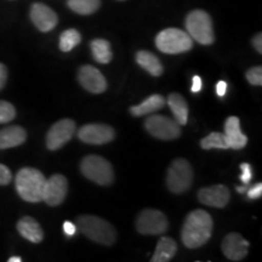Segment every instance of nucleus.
<instances>
[{
	"label": "nucleus",
	"mask_w": 262,
	"mask_h": 262,
	"mask_svg": "<svg viewBox=\"0 0 262 262\" xmlns=\"http://www.w3.org/2000/svg\"><path fill=\"white\" fill-rule=\"evenodd\" d=\"M214 221L204 210L189 212L183 224L181 238L185 247L196 249L204 245L211 237Z\"/></svg>",
	"instance_id": "obj_1"
},
{
	"label": "nucleus",
	"mask_w": 262,
	"mask_h": 262,
	"mask_svg": "<svg viewBox=\"0 0 262 262\" xmlns=\"http://www.w3.org/2000/svg\"><path fill=\"white\" fill-rule=\"evenodd\" d=\"M47 179L41 171L34 168H24L17 172L15 185L22 199L29 203H39L44 198Z\"/></svg>",
	"instance_id": "obj_2"
},
{
	"label": "nucleus",
	"mask_w": 262,
	"mask_h": 262,
	"mask_svg": "<svg viewBox=\"0 0 262 262\" xmlns=\"http://www.w3.org/2000/svg\"><path fill=\"white\" fill-rule=\"evenodd\" d=\"M78 227L88 238L102 245H112L117 241V232L110 222L94 215H83L77 219Z\"/></svg>",
	"instance_id": "obj_3"
},
{
	"label": "nucleus",
	"mask_w": 262,
	"mask_h": 262,
	"mask_svg": "<svg viewBox=\"0 0 262 262\" xmlns=\"http://www.w3.org/2000/svg\"><path fill=\"white\" fill-rule=\"evenodd\" d=\"M186 29L193 40L202 45H211L215 41L214 26L210 15L203 10H194L186 17Z\"/></svg>",
	"instance_id": "obj_4"
},
{
	"label": "nucleus",
	"mask_w": 262,
	"mask_h": 262,
	"mask_svg": "<svg viewBox=\"0 0 262 262\" xmlns=\"http://www.w3.org/2000/svg\"><path fill=\"white\" fill-rule=\"evenodd\" d=\"M156 47L164 54H182L193 48V39L182 29L166 28L157 35Z\"/></svg>",
	"instance_id": "obj_5"
},
{
	"label": "nucleus",
	"mask_w": 262,
	"mask_h": 262,
	"mask_svg": "<svg viewBox=\"0 0 262 262\" xmlns=\"http://www.w3.org/2000/svg\"><path fill=\"white\" fill-rule=\"evenodd\" d=\"M80 170L83 175L97 185L108 186L113 182L114 173L110 162L100 156H88L81 160Z\"/></svg>",
	"instance_id": "obj_6"
},
{
	"label": "nucleus",
	"mask_w": 262,
	"mask_h": 262,
	"mask_svg": "<svg viewBox=\"0 0 262 262\" xmlns=\"http://www.w3.org/2000/svg\"><path fill=\"white\" fill-rule=\"evenodd\" d=\"M192 181L193 170L187 160L178 158L170 164L166 173V186L172 193H185L192 186Z\"/></svg>",
	"instance_id": "obj_7"
},
{
	"label": "nucleus",
	"mask_w": 262,
	"mask_h": 262,
	"mask_svg": "<svg viewBox=\"0 0 262 262\" xmlns=\"http://www.w3.org/2000/svg\"><path fill=\"white\" fill-rule=\"evenodd\" d=\"M169 222L162 211L145 209L137 216L136 229L141 234L159 235L168 231Z\"/></svg>",
	"instance_id": "obj_8"
},
{
	"label": "nucleus",
	"mask_w": 262,
	"mask_h": 262,
	"mask_svg": "<svg viewBox=\"0 0 262 262\" xmlns=\"http://www.w3.org/2000/svg\"><path fill=\"white\" fill-rule=\"evenodd\" d=\"M146 130L159 140H175L181 135V129L176 120L164 116H150L145 123Z\"/></svg>",
	"instance_id": "obj_9"
},
{
	"label": "nucleus",
	"mask_w": 262,
	"mask_h": 262,
	"mask_svg": "<svg viewBox=\"0 0 262 262\" xmlns=\"http://www.w3.org/2000/svg\"><path fill=\"white\" fill-rule=\"evenodd\" d=\"M75 133V123L72 119H61L50 127L47 135V147L57 150L70 142Z\"/></svg>",
	"instance_id": "obj_10"
},
{
	"label": "nucleus",
	"mask_w": 262,
	"mask_h": 262,
	"mask_svg": "<svg viewBox=\"0 0 262 262\" xmlns=\"http://www.w3.org/2000/svg\"><path fill=\"white\" fill-rule=\"evenodd\" d=\"M114 136V129L106 124H88L78 131L79 140L89 145H104L111 142Z\"/></svg>",
	"instance_id": "obj_11"
},
{
	"label": "nucleus",
	"mask_w": 262,
	"mask_h": 262,
	"mask_svg": "<svg viewBox=\"0 0 262 262\" xmlns=\"http://www.w3.org/2000/svg\"><path fill=\"white\" fill-rule=\"evenodd\" d=\"M68 193V181L61 173L52 175L47 179L42 201L50 206H57L63 203Z\"/></svg>",
	"instance_id": "obj_12"
},
{
	"label": "nucleus",
	"mask_w": 262,
	"mask_h": 262,
	"mask_svg": "<svg viewBox=\"0 0 262 262\" xmlns=\"http://www.w3.org/2000/svg\"><path fill=\"white\" fill-rule=\"evenodd\" d=\"M81 86L91 94H102L107 89V80L104 75L93 66H83L78 73Z\"/></svg>",
	"instance_id": "obj_13"
},
{
	"label": "nucleus",
	"mask_w": 262,
	"mask_h": 262,
	"mask_svg": "<svg viewBox=\"0 0 262 262\" xmlns=\"http://www.w3.org/2000/svg\"><path fill=\"white\" fill-rule=\"evenodd\" d=\"M31 19L40 32H50L56 27L58 17L56 12L42 3H35L31 8Z\"/></svg>",
	"instance_id": "obj_14"
},
{
	"label": "nucleus",
	"mask_w": 262,
	"mask_h": 262,
	"mask_svg": "<svg viewBox=\"0 0 262 262\" xmlns=\"http://www.w3.org/2000/svg\"><path fill=\"white\" fill-rule=\"evenodd\" d=\"M222 251L231 261H242L248 255L249 242L239 233H229L222 242Z\"/></svg>",
	"instance_id": "obj_15"
},
{
	"label": "nucleus",
	"mask_w": 262,
	"mask_h": 262,
	"mask_svg": "<svg viewBox=\"0 0 262 262\" xmlns=\"http://www.w3.org/2000/svg\"><path fill=\"white\" fill-rule=\"evenodd\" d=\"M229 189L224 185H215L204 187L198 192V199L202 204L212 208H225L229 202Z\"/></svg>",
	"instance_id": "obj_16"
},
{
	"label": "nucleus",
	"mask_w": 262,
	"mask_h": 262,
	"mask_svg": "<svg viewBox=\"0 0 262 262\" xmlns=\"http://www.w3.org/2000/svg\"><path fill=\"white\" fill-rule=\"evenodd\" d=\"M225 135L227 137L229 148L242 149L247 146L248 137L242 133L241 122L237 117H229L226 119Z\"/></svg>",
	"instance_id": "obj_17"
},
{
	"label": "nucleus",
	"mask_w": 262,
	"mask_h": 262,
	"mask_svg": "<svg viewBox=\"0 0 262 262\" xmlns=\"http://www.w3.org/2000/svg\"><path fill=\"white\" fill-rule=\"evenodd\" d=\"M27 140V133L24 127L12 125L0 130V149L14 148L21 146Z\"/></svg>",
	"instance_id": "obj_18"
},
{
	"label": "nucleus",
	"mask_w": 262,
	"mask_h": 262,
	"mask_svg": "<svg viewBox=\"0 0 262 262\" xmlns=\"http://www.w3.org/2000/svg\"><path fill=\"white\" fill-rule=\"evenodd\" d=\"M17 231L25 239L34 244L40 243L44 239V232H42L41 226L37 220L29 217V216H25L17 222Z\"/></svg>",
	"instance_id": "obj_19"
},
{
	"label": "nucleus",
	"mask_w": 262,
	"mask_h": 262,
	"mask_svg": "<svg viewBox=\"0 0 262 262\" xmlns=\"http://www.w3.org/2000/svg\"><path fill=\"white\" fill-rule=\"evenodd\" d=\"M168 104L179 125H186L188 120V104L185 97L180 94H170Z\"/></svg>",
	"instance_id": "obj_20"
},
{
	"label": "nucleus",
	"mask_w": 262,
	"mask_h": 262,
	"mask_svg": "<svg viewBox=\"0 0 262 262\" xmlns=\"http://www.w3.org/2000/svg\"><path fill=\"white\" fill-rule=\"evenodd\" d=\"M178 251V244L172 238L162 237L157 244L156 251L150 261L152 262H168L175 256Z\"/></svg>",
	"instance_id": "obj_21"
},
{
	"label": "nucleus",
	"mask_w": 262,
	"mask_h": 262,
	"mask_svg": "<svg viewBox=\"0 0 262 262\" xmlns=\"http://www.w3.org/2000/svg\"><path fill=\"white\" fill-rule=\"evenodd\" d=\"M165 104V100L162 95H152L148 98H146L145 101H142L137 106H133L130 108V113L135 117H142L147 116V114H150L156 111L160 110V108L164 107Z\"/></svg>",
	"instance_id": "obj_22"
},
{
	"label": "nucleus",
	"mask_w": 262,
	"mask_h": 262,
	"mask_svg": "<svg viewBox=\"0 0 262 262\" xmlns=\"http://www.w3.org/2000/svg\"><path fill=\"white\" fill-rule=\"evenodd\" d=\"M136 61L143 70L148 72L153 77H160L163 74V66L159 58L153 55L152 52L142 50L136 54Z\"/></svg>",
	"instance_id": "obj_23"
},
{
	"label": "nucleus",
	"mask_w": 262,
	"mask_h": 262,
	"mask_svg": "<svg viewBox=\"0 0 262 262\" xmlns=\"http://www.w3.org/2000/svg\"><path fill=\"white\" fill-rule=\"evenodd\" d=\"M90 48L95 61L98 62V63L107 64L112 61L113 54L110 41L104 40V39H95V40L91 41Z\"/></svg>",
	"instance_id": "obj_24"
},
{
	"label": "nucleus",
	"mask_w": 262,
	"mask_h": 262,
	"mask_svg": "<svg viewBox=\"0 0 262 262\" xmlns=\"http://www.w3.org/2000/svg\"><path fill=\"white\" fill-rule=\"evenodd\" d=\"M101 0H68L72 11L79 15H93L100 9Z\"/></svg>",
	"instance_id": "obj_25"
},
{
	"label": "nucleus",
	"mask_w": 262,
	"mask_h": 262,
	"mask_svg": "<svg viewBox=\"0 0 262 262\" xmlns=\"http://www.w3.org/2000/svg\"><path fill=\"white\" fill-rule=\"evenodd\" d=\"M201 146L203 149H228V142L227 137H226L225 133H211L208 136L204 137L201 141Z\"/></svg>",
	"instance_id": "obj_26"
},
{
	"label": "nucleus",
	"mask_w": 262,
	"mask_h": 262,
	"mask_svg": "<svg viewBox=\"0 0 262 262\" xmlns=\"http://www.w3.org/2000/svg\"><path fill=\"white\" fill-rule=\"evenodd\" d=\"M81 41V35L77 29H67L60 37V49L63 52H70Z\"/></svg>",
	"instance_id": "obj_27"
},
{
	"label": "nucleus",
	"mask_w": 262,
	"mask_h": 262,
	"mask_svg": "<svg viewBox=\"0 0 262 262\" xmlns=\"http://www.w3.org/2000/svg\"><path fill=\"white\" fill-rule=\"evenodd\" d=\"M16 110L8 101H0V124H5L14 120Z\"/></svg>",
	"instance_id": "obj_28"
},
{
	"label": "nucleus",
	"mask_w": 262,
	"mask_h": 262,
	"mask_svg": "<svg viewBox=\"0 0 262 262\" xmlns=\"http://www.w3.org/2000/svg\"><path fill=\"white\" fill-rule=\"evenodd\" d=\"M249 83L251 85H255V86H261L262 85V67L261 66H257V67L250 68L245 74Z\"/></svg>",
	"instance_id": "obj_29"
},
{
	"label": "nucleus",
	"mask_w": 262,
	"mask_h": 262,
	"mask_svg": "<svg viewBox=\"0 0 262 262\" xmlns=\"http://www.w3.org/2000/svg\"><path fill=\"white\" fill-rule=\"evenodd\" d=\"M12 173L8 166L4 164H0V186H6L11 182Z\"/></svg>",
	"instance_id": "obj_30"
},
{
	"label": "nucleus",
	"mask_w": 262,
	"mask_h": 262,
	"mask_svg": "<svg viewBox=\"0 0 262 262\" xmlns=\"http://www.w3.org/2000/svg\"><path fill=\"white\" fill-rule=\"evenodd\" d=\"M242 169V175H241V180L244 185H249L251 181V178H253V171H251V166L250 164L248 163H243L241 165Z\"/></svg>",
	"instance_id": "obj_31"
},
{
	"label": "nucleus",
	"mask_w": 262,
	"mask_h": 262,
	"mask_svg": "<svg viewBox=\"0 0 262 262\" xmlns=\"http://www.w3.org/2000/svg\"><path fill=\"white\" fill-rule=\"evenodd\" d=\"M247 196L249 199H257L262 195V183H257V185L253 186V187L247 189Z\"/></svg>",
	"instance_id": "obj_32"
},
{
	"label": "nucleus",
	"mask_w": 262,
	"mask_h": 262,
	"mask_svg": "<svg viewBox=\"0 0 262 262\" xmlns=\"http://www.w3.org/2000/svg\"><path fill=\"white\" fill-rule=\"evenodd\" d=\"M63 232L66 233V235L72 237V235H74L75 232H77V227H75V225L73 224V222L66 221L63 224Z\"/></svg>",
	"instance_id": "obj_33"
},
{
	"label": "nucleus",
	"mask_w": 262,
	"mask_h": 262,
	"mask_svg": "<svg viewBox=\"0 0 262 262\" xmlns=\"http://www.w3.org/2000/svg\"><path fill=\"white\" fill-rule=\"evenodd\" d=\"M6 80H8V70H6L5 64L0 63V90L5 86Z\"/></svg>",
	"instance_id": "obj_34"
},
{
	"label": "nucleus",
	"mask_w": 262,
	"mask_h": 262,
	"mask_svg": "<svg viewBox=\"0 0 262 262\" xmlns=\"http://www.w3.org/2000/svg\"><path fill=\"white\" fill-rule=\"evenodd\" d=\"M192 81H193L192 88H191L192 93H199V91L202 90V85H203L202 78L199 77V75H194V77H193V80Z\"/></svg>",
	"instance_id": "obj_35"
},
{
	"label": "nucleus",
	"mask_w": 262,
	"mask_h": 262,
	"mask_svg": "<svg viewBox=\"0 0 262 262\" xmlns=\"http://www.w3.org/2000/svg\"><path fill=\"white\" fill-rule=\"evenodd\" d=\"M253 45L255 48V50H256L258 54H261L262 52V35L261 33H258V34H256L253 39Z\"/></svg>",
	"instance_id": "obj_36"
},
{
	"label": "nucleus",
	"mask_w": 262,
	"mask_h": 262,
	"mask_svg": "<svg viewBox=\"0 0 262 262\" xmlns=\"http://www.w3.org/2000/svg\"><path fill=\"white\" fill-rule=\"evenodd\" d=\"M226 90H227V84H226V81L221 80L219 81L217 85H216V93L220 97H224L225 94H226Z\"/></svg>",
	"instance_id": "obj_37"
},
{
	"label": "nucleus",
	"mask_w": 262,
	"mask_h": 262,
	"mask_svg": "<svg viewBox=\"0 0 262 262\" xmlns=\"http://www.w3.org/2000/svg\"><path fill=\"white\" fill-rule=\"evenodd\" d=\"M21 261H22V258L19 256H12L9 258V262H21Z\"/></svg>",
	"instance_id": "obj_38"
},
{
	"label": "nucleus",
	"mask_w": 262,
	"mask_h": 262,
	"mask_svg": "<svg viewBox=\"0 0 262 262\" xmlns=\"http://www.w3.org/2000/svg\"><path fill=\"white\" fill-rule=\"evenodd\" d=\"M248 188H249L248 185H244L243 187H237V192H239V193H245V192H247Z\"/></svg>",
	"instance_id": "obj_39"
}]
</instances>
